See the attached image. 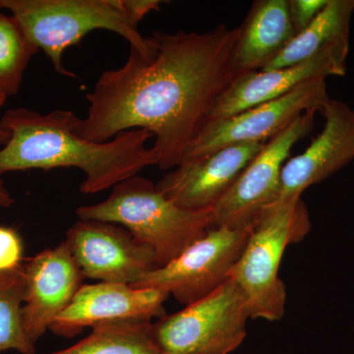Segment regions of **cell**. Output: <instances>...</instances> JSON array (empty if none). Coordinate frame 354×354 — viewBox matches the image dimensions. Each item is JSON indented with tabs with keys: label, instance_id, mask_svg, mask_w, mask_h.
Here are the masks:
<instances>
[{
	"label": "cell",
	"instance_id": "obj_25",
	"mask_svg": "<svg viewBox=\"0 0 354 354\" xmlns=\"http://www.w3.org/2000/svg\"><path fill=\"white\" fill-rule=\"evenodd\" d=\"M6 95H4L3 94H1V93H0V108H1V106H3L4 104H6Z\"/></svg>",
	"mask_w": 354,
	"mask_h": 354
},
{
	"label": "cell",
	"instance_id": "obj_23",
	"mask_svg": "<svg viewBox=\"0 0 354 354\" xmlns=\"http://www.w3.org/2000/svg\"><path fill=\"white\" fill-rule=\"evenodd\" d=\"M160 0H120L123 11L133 24L138 26L139 23L149 13L160 10Z\"/></svg>",
	"mask_w": 354,
	"mask_h": 354
},
{
	"label": "cell",
	"instance_id": "obj_5",
	"mask_svg": "<svg viewBox=\"0 0 354 354\" xmlns=\"http://www.w3.org/2000/svg\"><path fill=\"white\" fill-rule=\"evenodd\" d=\"M311 223L301 198L276 203L261 212L241 257L227 279L245 297L250 319L276 322L285 316L286 290L279 270L286 249L308 234Z\"/></svg>",
	"mask_w": 354,
	"mask_h": 354
},
{
	"label": "cell",
	"instance_id": "obj_15",
	"mask_svg": "<svg viewBox=\"0 0 354 354\" xmlns=\"http://www.w3.org/2000/svg\"><path fill=\"white\" fill-rule=\"evenodd\" d=\"M348 51L349 46L339 44L329 46L309 59L291 66L241 74L216 102L208 122L223 120L279 99L314 79L344 76L346 72Z\"/></svg>",
	"mask_w": 354,
	"mask_h": 354
},
{
	"label": "cell",
	"instance_id": "obj_16",
	"mask_svg": "<svg viewBox=\"0 0 354 354\" xmlns=\"http://www.w3.org/2000/svg\"><path fill=\"white\" fill-rule=\"evenodd\" d=\"M239 29L234 68L241 73L262 71L295 37L288 0L254 1Z\"/></svg>",
	"mask_w": 354,
	"mask_h": 354
},
{
	"label": "cell",
	"instance_id": "obj_22",
	"mask_svg": "<svg viewBox=\"0 0 354 354\" xmlns=\"http://www.w3.org/2000/svg\"><path fill=\"white\" fill-rule=\"evenodd\" d=\"M327 3L328 0H288V12L295 35L304 31Z\"/></svg>",
	"mask_w": 354,
	"mask_h": 354
},
{
	"label": "cell",
	"instance_id": "obj_13",
	"mask_svg": "<svg viewBox=\"0 0 354 354\" xmlns=\"http://www.w3.org/2000/svg\"><path fill=\"white\" fill-rule=\"evenodd\" d=\"M266 142H249L186 160L156 184L158 191L179 207L191 211L213 209L241 176Z\"/></svg>",
	"mask_w": 354,
	"mask_h": 354
},
{
	"label": "cell",
	"instance_id": "obj_20",
	"mask_svg": "<svg viewBox=\"0 0 354 354\" xmlns=\"http://www.w3.org/2000/svg\"><path fill=\"white\" fill-rule=\"evenodd\" d=\"M23 298L22 265L15 271L0 274V351L15 349L23 354H36L23 327Z\"/></svg>",
	"mask_w": 354,
	"mask_h": 354
},
{
	"label": "cell",
	"instance_id": "obj_8",
	"mask_svg": "<svg viewBox=\"0 0 354 354\" xmlns=\"http://www.w3.org/2000/svg\"><path fill=\"white\" fill-rule=\"evenodd\" d=\"M329 100L326 79H314L279 99L209 121L188 147L183 162L236 144L268 141L306 111L321 113Z\"/></svg>",
	"mask_w": 354,
	"mask_h": 354
},
{
	"label": "cell",
	"instance_id": "obj_6",
	"mask_svg": "<svg viewBox=\"0 0 354 354\" xmlns=\"http://www.w3.org/2000/svg\"><path fill=\"white\" fill-rule=\"evenodd\" d=\"M250 319L245 297L234 281L153 324L164 354H230L245 339Z\"/></svg>",
	"mask_w": 354,
	"mask_h": 354
},
{
	"label": "cell",
	"instance_id": "obj_10",
	"mask_svg": "<svg viewBox=\"0 0 354 354\" xmlns=\"http://www.w3.org/2000/svg\"><path fill=\"white\" fill-rule=\"evenodd\" d=\"M65 243L84 277L102 283L133 286L158 268L152 249L115 223L79 220Z\"/></svg>",
	"mask_w": 354,
	"mask_h": 354
},
{
	"label": "cell",
	"instance_id": "obj_19",
	"mask_svg": "<svg viewBox=\"0 0 354 354\" xmlns=\"http://www.w3.org/2000/svg\"><path fill=\"white\" fill-rule=\"evenodd\" d=\"M39 48L12 15L0 9V93L17 94L26 69Z\"/></svg>",
	"mask_w": 354,
	"mask_h": 354
},
{
	"label": "cell",
	"instance_id": "obj_9",
	"mask_svg": "<svg viewBox=\"0 0 354 354\" xmlns=\"http://www.w3.org/2000/svg\"><path fill=\"white\" fill-rule=\"evenodd\" d=\"M316 111H306L266 142L232 187L213 209L215 227H248L271 206L291 149L312 131Z\"/></svg>",
	"mask_w": 354,
	"mask_h": 354
},
{
	"label": "cell",
	"instance_id": "obj_14",
	"mask_svg": "<svg viewBox=\"0 0 354 354\" xmlns=\"http://www.w3.org/2000/svg\"><path fill=\"white\" fill-rule=\"evenodd\" d=\"M321 113L325 118L322 132L304 153L283 165L272 204L299 199L305 189L325 180L354 160V109L330 99Z\"/></svg>",
	"mask_w": 354,
	"mask_h": 354
},
{
	"label": "cell",
	"instance_id": "obj_11",
	"mask_svg": "<svg viewBox=\"0 0 354 354\" xmlns=\"http://www.w3.org/2000/svg\"><path fill=\"white\" fill-rule=\"evenodd\" d=\"M169 295L153 288H138L125 283L84 285L71 304L57 317L50 330L72 337L84 328L109 324L146 322L165 315L164 304Z\"/></svg>",
	"mask_w": 354,
	"mask_h": 354
},
{
	"label": "cell",
	"instance_id": "obj_4",
	"mask_svg": "<svg viewBox=\"0 0 354 354\" xmlns=\"http://www.w3.org/2000/svg\"><path fill=\"white\" fill-rule=\"evenodd\" d=\"M28 38L50 58L59 75L77 78L64 64L65 50L95 30L120 35L146 62L157 55L152 37L145 38L121 7L120 0H0Z\"/></svg>",
	"mask_w": 354,
	"mask_h": 354
},
{
	"label": "cell",
	"instance_id": "obj_7",
	"mask_svg": "<svg viewBox=\"0 0 354 354\" xmlns=\"http://www.w3.org/2000/svg\"><path fill=\"white\" fill-rule=\"evenodd\" d=\"M252 225L214 227L178 257L146 272L134 288H153L189 305L207 297L227 281L228 272L241 257Z\"/></svg>",
	"mask_w": 354,
	"mask_h": 354
},
{
	"label": "cell",
	"instance_id": "obj_18",
	"mask_svg": "<svg viewBox=\"0 0 354 354\" xmlns=\"http://www.w3.org/2000/svg\"><path fill=\"white\" fill-rule=\"evenodd\" d=\"M50 354H164L153 333V324H109L94 328L74 346Z\"/></svg>",
	"mask_w": 354,
	"mask_h": 354
},
{
	"label": "cell",
	"instance_id": "obj_2",
	"mask_svg": "<svg viewBox=\"0 0 354 354\" xmlns=\"http://www.w3.org/2000/svg\"><path fill=\"white\" fill-rule=\"evenodd\" d=\"M79 118L66 109L41 113L27 108L10 109L0 124L10 134L0 148V176L6 172L75 167L85 174L83 194H97L158 165V155L147 146L153 138L146 129L120 133L104 143L76 134Z\"/></svg>",
	"mask_w": 354,
	"mask_h": 354
},
{
	"label": "cell",
	"instance_id": "obj_21",
	"mask_svg": "<svg viewBox=\"0 0 354 354\" xmlns=\"http://www.w3.org/2000/svg\"><path fill=\"white\" fill-rule=\"evenodd\" d=\"M23 242L11 227L0 225V274L19 269L22 266Z\"/></svg>",
	"mask_w": 354,
	"mask_h": 354
},
{
	"label": "cell",
	"instance_id": "obj_3",
	"mask_svg": "<svg viewBox=\"0 0 354 354\" xmlns=\"http://www.w3.org/2000/svg\"><path fill=\"white\" fill-rule=\"evenodd\" d=\"M79 220L115 223L152 249L158 267L176 259L215 227L213 209L191 211L165 197L150 179L116 184L106 200L76 209Z\"/></svg>",
	"mask_w": 354,
	"mask_h": 354
},
{
	"label": "cell",
	"instance_id": "obj_1",
	"mask_svg": "<svg viewBox=\"0 0 354 354\" xmlns=\"http://www.w3.org/2000/svg\"><path fill=\"white\" fill-rule=\"evenodd\" d=\"M239 32L221 24L207 32H155L153 59L146 62L130 48L122 66L101 74L87 94L88 114L79 118L76 134L104 143L129 130H148L158 167L171 171L242 74L232 62Z\"/></svg>",
	"mask_w": 354,
	"mask_h": 354
},
{
	"label": "cell",
	"instance_id": "obj_24",
	"mask_svg": "<svg viewBox=\"0 0 354 354\" xmlns=\"http://www.w3.org/2000/svg\"><path fill=\"white\" fill-rule=\"evenodd\" d=\"M9 137H10L9 132L0 124V145H6ZM13 203V197L11 196L10 192L7 189L6 184L0 179V208L10 207Z\"/></svg>",
	"mask_w": 354,
	"mask_h": 354
},
{
	"label": "cell",
	"instance_id": "obj_17",
	"mask_svg": "<svg viewBox=\"0 0 354 354\" xmlns=\"http://www.w3.org/2000/svg\"><path fill=\"white\" fill-rule=\"evenodd\" d=\"M354 0H328L315 19L274 58L262 71L283 68L304 62L329 46H349Z\"/></svg>",
	"mask_w": 354,
	"mask_h": 354
},
{
	"label": "cell",
	"instance_id": "obj_12",
	"mask_svg": "<svg viewBox=\"0 0 354 354\" xmlns=\"http://www.w3.org/2000/svg\"><path fill=\"white\" fill-rule=\"evenodd\" d=\"M23 274V327L35 344L71 304L85 277L65 242L28 260Z\"/></svg>",
	"mask_w": 354,
	"mask_h": 354
}]
</instances>
